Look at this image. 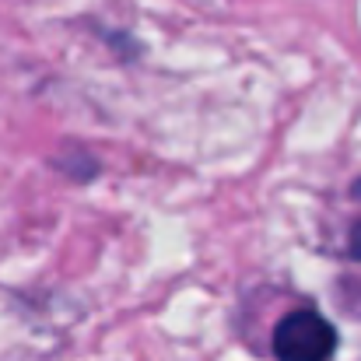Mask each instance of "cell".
<instances>
[{"instance_id": "6da1fadb", "label": "cell", "mask_w": 361, "mask_h": 361, "mask_svg": "<svg viewBox=\"0 0 361 361\" xmlns=\"http://www.w3.org/2000/svg\"><path fill=\"white\" fill-rule=\"evenodd\" d=\"M337 351V330L312 309L288 312L274 326V358L277 361H330Z\"/></svg>"}, {"instance_id": "7a4b0ae2", "label": "cell", "mask_w": 361, "mask_h": 361, "mask_svg": "<svg viewBox=\"0 0 361 361\" xmlns=\"http://www.w3.org/2000/svg\"><path fill=\"white\" fill-rule=\"evenodd\" d=\"M348 252L355 256V259H361V221L351 228V239H348Z\"/></svg>"}, {"instance_id": "3957f363", "label": "cell", "mask_w": 361, "mask_h": 361, "mask_svg": "<svg viewBox=\"0 0 361 361\" xmlns=\"http://www.w3.org/2000/svg\"><path fill=\"white\" fill-rule=\"evenodd\" d=\"M355 197H361V183H355Z\"/></svg>"}]
</instances>
